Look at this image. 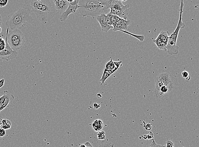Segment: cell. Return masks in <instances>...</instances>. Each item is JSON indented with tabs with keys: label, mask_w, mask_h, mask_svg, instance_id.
<instances>
[{
	"label": "cell",
	"mask_w": 199,
	"mask_h": 147,
	"mask_svg": "<svg viewBox=\"0 0 199 147\" xmlns=\"http://www.w3.org/2000/svg\"><path fill=\"white\" fill-rule=\"evenodd\" d=\"M165 147H174V143L172 141L168 140L166 141V146H165Z\"/></svg>",
	"instance_id": "cell-28"
},
{
	"label": "cell",
	"mask_w": 199,
	"mask_h": 147,
	"mask_svg": "<svg viewBox=\"0 0 199 147\" xmlns=\"http://www.w3.org/2000/svg\"><path fill=\"white\" fill-rule=\"evenodd\" d=\"M84 144L86 147H93V145L89 142H84Z\"/></svg>",
	"instance_id": "cell-35"
},
{
	"label": "cell",
	"mask_w": 199,
	"mask_h": 147,
	"mask_svg": "<svg viewBox=\"0 0 199 147\" xmlns=\"http://www.w3.org/2000/svg\"><path fill=\"white\" fill-rule=\"evenodd\" d=\"M6 46L5 40L2 38L0 37V51L3 50L5 48Z\"/></svg>",
	"instance_id": "cell-23"
},
{
	"label": "cell",
	"mask_w": 199,
	"mask_h": 147,
	"mask_svg": "<svg viewBox=\"0 0 199 147\" xmlns=\"http://www.w3.org/2000/svg\"><path fill=\"white\" fill-rule=\"evenodd\" d=\"M153 42L155 43V44L157 47V48H159V47L161 45V43L162 41L160 39V38L158 36L155 39L153 40Z\"/></svg>",
	"instance_id": "cell-22"
},
{
	"label": "cell",
	"mask_w": 199,
	"mask_h": 147,
	"mask_svg": "<svg viewBox=\"0 0 199 147\" xmlns=\"http://www.w3.org/2000/svg\"><path fill=\"white\" fill-rule=\"evenodd\" d=\"M147 140H149L150 139H153L154 137V134L152 133V132H150L149 134H147Z\"/></svg>",
	"instance_id": "cell-32"
},
{
	"label": "cell",
	"mask_w": 199,
	"mask_h": 147,
	"mask_svg": "<svg viewBox=\"0 0 199 147\" xmlns=\"http://www.w3.org/2000/svg\"><path fill=\"white\" fill-rule=\"evenodd\" d=\"M78 5L80 7L78 10L83 17L90 16L94 18L103 13L105 14L109 9L107 1L80 0Z\"/></svg>",
	"instance_id": "cell-3"
},
{
	"label": "cell",
	"mask_w": 199,
	"mask_h": 147,
	"mask_svg": "<svg viewBox=\"0 0 199 147\" xmlns=\"http://www.w3.org/2000/svg\"><path fill=\"white\" fill-rule=\"evenodd\" d=\"M97 135L98 140H103L105 139V131L98 132Z\"/></svg>",
	"instance_id": "cell-20"
},
{
	"label": "cell",
	"mask_w": 199,
	"mask_h": 147,
	"mask_svg": "<svg viewBox=\"0 0 199 147\" xmlns=\"http://www.w3.org/2000/svg\"><path fill=\"white\" fill-rule=\"evenodd\" d=\"M2 122V119H0V126H1Z\"/></svg>",
	"instance_id": "cell-41"
},
{
	"label": "cell",
	"mask_w": 199,
	"mask_h": 147,
	"mask_svg": "<svg viewBox=\"0 0 199 147\" xmlns=\"http://www.w3.org/2000/svg\"><path fill=\"white\" fill-rule=\"evenodd\" d=\"M93 107H94V109L95 110H98V108L100 107V105L99 104H97V103H94V104H93Z\"/></svg>",
	"instance_id": "cell-33"
},
{
	"label": "cell",
	"mask_w": 199,
	"mask_h": 147,
	"mask_svg": "<svg viewBox=\"0 0 199 147\" xmlns=\"http://www.w3.org/2000/svg\"><path fill=\"white\" fill-rule=\"evenodd\" d=\"M2 22V18L1 16L0 15V28H1Z\"/></svg>",
	"instance_id": "cell-38"
},
{
	"label": "cell",
	"mask_w": 199,
	"mask_h": 147,
	"mask_svg": "<svg viewBox=\"0 0 199 147\" xmlns=\"http://www.w3.org/2000/svg\"><path fill=\"white\" fill-rule=\"evenodd\" d=\"M122 61H114V63L115 64V66H116V67L117 68L119 69L121 65V63H122Z\"/></svg>",
	"instance_id": "cell-31"
},
{
	"label": "cell",
	"mask_w": 199,
	"mask_h": 147,
	"mask_svg": "<svg viewBox=\"0 0 199 147\" xmlns=\"http://www.w3.org/2000/svg\"><path fill=\"white\" fill-rule=\"evenodd\" d=\"M141 137L143 138L144 140H147V135H146V134H145V135H143V136H141Z\"/></svg>",
	"instance_id": "cell-37"
},
{
	"label": "cell",
	"mask_w": 199,
	"mask_h": 147,
	"mask_svg": "<svg viewBox=\"0 0 199 147\" xmlns=\"http://www.w3.org/2000/svg\"><path fill=\"white\" fill-rule=\"evenodd\" d=\"M129 5L127 4L126 6L124 8L115 9L111 8L109 13L111 15H115L121 19L127 20L128 12L129 11Z\"/></svg>",
	"instance_id": "cell-10"
},
{
	"label": "cell",
	"mask_w": 199,
	"mask_h": 147,
	"mask_svg": "<svg viewBox=\"0 0 199 147\" xmlns=\"http://www.w3.org/2000/svg\"><path fill=\"white\" fill-rule=\"evenodd\" d=\"M31 13L29 4H23L16 12L8 16L6 25L10 29H20L27 23L33 24L34 21Z\"/></svg>",
	"instance_id": "cell-1"
},
{
	"label": "cell",
	"mask_w": 199,
	"mask_h": 147,
	"mask_svg": "<svg viewBox=\"0 0 199 147\" xmlns=\"http://www.w3.org/2000/svg\"><path fill=\"white\" fill-rule=\"evenodd\" d=\"M96 97L97 98H99H99H102L103 96H102V95H101L100 93H98V94H97Z\"/></svg>",
	"instance_id": "cell-36"
},
{
	"label": "cell",
	"mask_w": 199,
	"mask_h": 147,
	"mask_svg": "<svg viewBox=\"0 0 199 147\" xmlns=\"http://www.w3.org/2000/svg\"><path fill=\"white\" fill-rule=\"evenodd\" d=\"M170 34L169 31H161L160 32L158 36L160 38L162 42L163 43H168L169 40V37H170Z\"/></svg>",
	"instance_id": "cell-16"
},
{
	"label": "cell",
	"mask_w": 199,
	"mask_h": 147,
	"mask_svg": "<svg viewBox=\"0 0 199 147\" xmlns=\"http://www.w3.org/2000/svg\"><path fill=\"white\" fill-rule=\"evenodd\" d=\"M5 40L6 43L5 48L3 50L0 51V61H9L11 60L15 59L17 57L18 54V53L17 51L12 50L9 46L8 43L7 35V33Z\"/></svg>",
	"instance_id": "cell-7"
},
{
	"label": "cell",
	"mask_w": 199,
	"mask_h": 147,
	"mask_svg": "<svg viewBox=\"0 0 199 147\" xmlns=\"http://www.w3.org/2000/svg\"><path fill=\"white\" fill-rule=\"evenodd\" d=\"M143 123L144 124V129L145 130L147 131H149L152 129V125L151 124H145L144 121H143Z\"/></svg>",
	"instance_id": "cell-26"
},
{
	"label": "cell",
	"mask_w": 199,
	"mask_h": 147,
	"mask_svg": "<svg viewBox=\"0 0 199 147\" xmlns=\"http://www.w3.org/2000/svg\"><path fill=\"white\" fill-rule=\"evenodd\" d=\"M149 147H165V146L158 145L157 144L154 139H152V142H151Z\"/></svg>",
	"instance_id": "cell-24"
},
{
	"label": "cell",
	"mask_w": 199,
	"mask_h": 147,
	"mask_svg": "<svg viewBox=\"0 0 199 147\" xmlns=\"http://www.w3.org/2000/svg\"><path fill=\"white\" fill-rule=\"evenodd\" d=\"M190 79H191V77H190V76H188V77H187L186 79V81H189V80H190Z\"/></svg>",
	"instance_id": "cell-39"
},
{
	"label": "cell",
	"mask_w": 199,
	"mask_h": 147,
	"mask_svg": "<svg viewBox=\"0 0 199 147\" xmlns=\"http://www.w3.org/2000/svg\"><path fill=\"white\" fill-rule=\"evenodd\" d=\"M182 77L184 79H186L189 76V73L187 71H184L181 73Z\"/></svg>",
	"instance_id": "cell-29"
},
{
	"label": "cell",
	"mask_w": 199,
	"mask_h": 147,
	"mask_svg": "<svg viewBox=\"0 0 199 147\" xmlns=\"http://www.w3.org/2000/svg\"><path fill=\"white\" fill-rule=\"evenodd\" d=\"M14 96L8 91H3V95L0 97V112L3 110L8 107L9 104L14 100Z\"/></svg>",
	"instance_id": "cell-8"
},
{
	"label": "cell",
	"mask_w": 199,
	"mask_h": 147,
	"mask_svg": "<svg viewBox=\"0 0 199 147\" xmlns=\"http://www.w3.org/2000/svg\"><path fill=\"white\" fill-rule=\"evenodd\" d=\"M8 2V0H0V7H5Z\"/></svg>",
	"instance_id": "cell-27"
},
{
	"label": "cell",
	"mask_w": 199,
	"mask_h": 147,
	"mask_svg": "<svg viewBox=\"0 0 199 147\" xmlns=\"http://www.w3.org/2000/svg\"><path fill=\"white\" fill-rule=\"evenodd\" d=\"M52 1L54 3L56 11L58 12L60 15L66 11L69 5L68 2L66 0H54Z\"/></svg>",
	"instance_id": "cell-12"
},
{
	"label": "cell",
	"mask_w": 199,
	"mask_h": 147,
	"mask_svg": "<svg viewBox=\"0 0 199 147\" xmlns=\"http://www.w3.org/2000/svg\"><path fill=\"white\" fill-rule=\"evenodd\" d=\"M105 69L107 70H113V69H117L118 70L119 69L116 67L114 61L111 58V59L106 64Z\"/></svg>",
	"instance_id": "cell-18"
},
{
	"label": "cell",
	"mask_w": 199,
	"mask_h": 147,
	"mask_svg": "<svg viewBox=\"0 0 199 147\" xmlns=\"http://www.w3.org/2000/svg\"><path fill=\"white\" fill-rule=\"evenodd\" d=\"M184 3L183 1H181L180 7L179 8V18L178 25L176 29L170 35L167 43V53L171 55H176L178 53L179 47L177 45V39L180 31L181 29H184L186 25L182 21V15L184 11Z\"/></svg>",
	"instance_id": "cell-4"
},
{
	"label": "cell",
	"mask_w": 199,
	"mask_h": 147,
	"mask_svg": "<svg viewBox=\"0 0 199 147\" xmlns=\"http://www.w3.org/2000/svg\"><path fill=\"white\" fill-rule=\"evenodd\" d=\"M11 126L12 123L10 120L6 118L2 119V125L0 126L1 128H3L4 130H9L11 128Z\"/></svg>",
	"instance_id": "cell-17"
},
{
	"label": "cell",
	"mask_w": 199,
	"mask_h": 147,
	"mask_svg": "<svg viewBox=\"0 0 199 147\" xmlns=\"http://www.w3.org/2000/svg\"><path fill=\"white\" fill-rule=\"evenodd\" d=\"M110 76L109 75L107 74L104 71L103 72V75H102V77H101V79L99 80V82H100L101 83V85H104V86H105V82L106 80L108 79Z\"/></svg>",
	"instance_id": "cell-19"
},
{
	"label": "cell",
	"mask_w": 199,
	"mask_h": 147,
	"mask_svg": "<svg viewBox=\"0 0 199 147\" xmlns=\"http://www.w3.org/2000/svg\"><path fill=\"white\" fill-rule=\"evenodd\" d=\"M173 89V84L172 83L169 84L167 86H163L160 89L159 92L157 95L156 96L157 98H161L165 94H166L167 92H169L172 90Z\"/></svg>",
	"instance_id": "cell-14"
},
{
	"label": "cell",
	"mask_w": 199,
	"mask_h": 147,
	"mask_svg": "<svg viewBox=\"0 0 199 147\" xmlns=\"http://www.w3.org/2000/svg\"><path fill=\"white\" fill-rule=\"evenodd\" d=\"M155 79L162 83L163 85L165 86H167L169 84L172 83L170 74L167 73H161L158 75Z\"/></svg>",
	"instance_id": "cell-13"
},
{
	"label": "cell",
	"mask_w": 199,
	"mask_h": 147,
	"mask_svg": "<svg viewBox=\"0 0 199 147\" xmlns=\"http://www.w3.org/2000/svg\"><path fill=\"white\" fill-rule=\"evenodd\" d=\"M80 147H86V146H85L84 144H82V145H80Z\"/></svg>",
	"instance_id": "cell-40"
},
{
	"label": "cell",
	"mask_w": 199,
	"mask_h": 147,
	"mask_svg": "<svg viewBox=\"0 0 199 147\" xmlns=\"http://www.w3.org/2000/svg\"><path fill=\"white\" fill-rule=\"evenodd\" d=\"M106 14H101L96 17L97 21L99 23L101 27V29L103 32H107L111 29H113L112 25H110L107 23L105 20Z\"/></svg>",
	"instance_id": "cell-11"
},
{
	"label": "cell",
	"mask_w": 199,
	"mask_h": 147,
	"mask_svg": "<svg viewBox=\"0 0 199 147\" xmlns=\"http://www.w3.org/2000/svg\"><path fill=\"white\" fill-rule=\"evenodd\" d=\"M4 82H5L4 79H2L0 80V89L4 86Z\"/></svg>",
	"instance_id": "cell-34"
},
{
	"label": "cell",
	"mask_w": 199,
	"mask_h": 147,
	"mask_svg": "<svg viewBox=\"0 0 199 147\" xmlns=\"http://www.w3.org/2000/svg\"><path fill=\"white\" fill-rule=\"evenodd\" d=\"M80 7L77 3L75 6H72L69 3L68 7L66 11L59 16L58 18L60 21L62 22L66 21L68 17V16L71 14H75L78 11V9Z\"/></svg>",
	"instance_id": "cell-9"
},
{
	"label": "cell",
	"mask_w": 199,
	"mask_h": 147,
	"mask_svg": "<svg viewBox=\"0 0 199 147\" xmlns=\"http://www.w3.org/2000/svg\"><path fill=\"white\" fill-rule=\"evenodd\" d=\"M167 43H163V42H162L161 43V45L159 47V49L160 50H163L164 51H166L167 49H166V47H167Z\"/></svg>",
	"instance_id": "cell-25"
},
{
	"label": "cell",
	"mask_w": 199,
	"mask_h": 147,
	"mask_svg": "<svg viewBox=\"0 0 199 147\" xmlns=\"http://www.w3.org/2000/svg\"><path fill=\"white\" fill-rule=\"evenodd\" d=\"M92 128L95 132H99L103 126V121L100 120H96L92 123Z\"/></svg>",
	"instance_id": "cell-15"
},
{
	"label": "cell",
	"mask_w": 199,
	"mask_h": 147,
	"mask_svg": "<svg viewBox=\"0 0 199 147\" xmlns=\"http://www.w3.org/2000/svg\"><path fill=\"white\" fill-rule=\"evenodd\" d=\"M112 25L113 26V31H121L124 33L129 34L130 36L134 37L141 42L144 40V36L142 35H134L127 31L128 26L131 21L129 20H125L120 18L116 15H113L111 18Z\"/></svg>",
	"instance_id": "cell-6"
},
{
	"label": "cell",
	"mask_w": 199,
	"mask_h": 147,
	"mask_svg": "<svg viewBox=\"0 0 199 147\" xmlns=\"http://www.w3.org/2000/svg\"><path fill=\"white\" fill-rule=\"evenodd\" d=\"M31 12L35 13L37 18L44 24H46L56 12L54 3L50 0H34L29 4Z\"/></svg>",
	"instance_id": "cell-2"
},
{
	"label": "cell",
	"mask_w": 199,
	"mask_h": 147,
	"mask_svg": "<svg viewBox=\"0 0 199 147\" xmlns=\"http://www.w3.org/2000/svg\"><path fill=\"white\" fill-rule=\"evenodd\" d=\"M6 33L7 35L8 43L12 50L17 51L23 47L25 38L20 29H10L7 28Z\"/></svg>",
	"instance_id": "cell-5"
},
{
	"label": "cell",
	"mask_w": 199,
	"mask_h": 147,
	"mask_svg": "<svg viewBox=\"0 0 199 147\" xmlns=\"http://www.w3.org/2000/svg\"><path fill=\"white\" fill-rule=\"evenodd\" d=\"M1 31H2L1 28H0V33H1Z\"/></svg>",
	"instance_id": "cell-42"
},
{
	"label": "cell",
	"mask_w": 199,
	"mask_h": 147,
	"mask_svg": "<svg viewBox=\"0 0 199 147\" xmlns=\"http://www.w3.org/2000/svg\"><path fill=\"white\" fill-rule=\"evenodd\" d=\"M111 14H110L109 12H108L107 15H106L105 20L107 23L111 25H112L111 23Z\"/></svg>",
	"instance_id": "cell-21"
},
{
	"label": "cell",
	"mask_w": 199,
	"mask_h": 147,
	"mask_svg": "<svg viewBox=\"0 0 199 147\" xmlns=\"http://www.w3.org/2000/svg\"><path fill=\"white\" fill-rule=\"evenodd\" d=\"M6 132L5 130L0 128V137H3L5 136Z\"/></svg>",
	"instance_id": "cell-30"
}]
</instances>
